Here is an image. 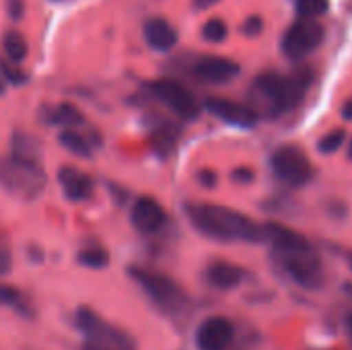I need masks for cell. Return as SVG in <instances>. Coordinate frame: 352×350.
Listing matches in <instances>:
<instances>
[{
  "mask_svg": "<svg viewBox=\"0 0 352 350\" xmlns=\"http://www.w3.org/2000/svg\"><path fill=\"white\" fill-rule=\"evenodd\" d=\"M342 118H344V120H351L352 122V99L344 103V107H342Z\"/></svg>",
  "mask_w": 352,
  "mask_h": 350,
  "instance_id": "obj_32",
  "label": "cell"
},
{
  "mask_svg": "<svg viewBox=\"0 0 352 350\" xmlns=\"http://www.w3.org/2000/svg\"><path fill=\"white\" fill-rule=\"evenodd\" d=\"M322 39H324L322 25L314 19L303 17L287 29L283 37V52L287 58L299 60V58H305L309 52H314L322 43Z\"/></svg>",
  "mask_w": 352,
  "mask_h": 350,
  "instance_id": "obj_6",
  "label": "cell"
},
{
  "mask_svg": "<svg viewBox=\"0 0 352 350\" xmlns=\"http://www.w3.org/2000/svg\"><path fill=\"white\" fill-rule=\"evenodd\" d=\"M82 113L78 107H74L72 103H60L56 107L50 109L47 113V122L50 124H58V126H66V128H72V126H78L82 124Z\"/></svg>",
  "mask_w": 352,
  "mask_h": 350,
  "instance_id": "obj_19",
  "label": "cell"
},
{
  "mask_svg": "<svg viewBox=\"0 0 352 350\" xmlns=\"http://www.w3.org/2000/svg\"><path fill=\"white\" fill-rule=\"evenodd\" d=\"M6 10L12 21H19L25 12V2L23 0H6Z\"/></svg>",
  "mask_w": 352,
  "mask_h": 350,
  "instance_id": "obj_29",
  "label": "cell"
},
{
  "mask_svg": "<svg viewBox=\"0 0 352 350\" xmlns=\"http://www.w3.org/2000/svg\"><path fill=\"white\" fill-rule=\"evenodd\" d=\"M349 157L352 159V140H351V146H349Z\"/></svg>",
  "mask_w": 352,
  "mask_h": 350,
  "instance_id": "obj_36",
  "label": "cell"
},
{
  "mask_svg": "<svg viewBox=\"0 0 352 350\" xmlns=\"http://www.w3.org/2000/svg\"><path fill=\"white\" fill-rule=\"evenodd\" d=\"M78 262L91 270H99L109 264V254L103 248H85L78 254Z\"/></svg>",
  "mask_w": 352,
  "mask_h": 350,
  "instance_id": "obj_23",
  "label": "cell"
},
{
  "mask_svg": "<svg viewBox=\"0 0 352 350\" xmlns=\"http://www.w3.org/2000/svg\"><path fill=\"white\" fill-rule=\"evenodd\" d=\"M264 239H270L276 252H303V250H311L309 241L299 235L297 231L270 223L264 225Z\"/></svg>",
  "mask_w": 352,
  "mask_h": 350,
  "instance_id": "obj_16",
  "label": "cell"
},
{
  "mask_svg": "<svg viewBox=\"0 0 352 350\" xmlns=\"http://www.w3.org/2000/svg\"><path fill=\"white\" fill-rule=\"evenodd\" d=\"M130 278L144 291V295L165 314H182L188 305V297L184 293V289L169 276L148 270V268H140V266H132L130 270Z\"/></svg>",
  "mask_w": 352,
  "mask_h": 350,
  "instance_id": "obj_3",
  "label": "cell"
},
{
  "mask_svg": "<svg viewBox=\"0 0 352 350\" xmlns=\"http://www.w3.org/2000/svg\"><path fill=\"white\" fill-rule=\"evenodd\" d=\"M256 89L276 107V109H291L295 107L309 89V74H274L266 72L256 78Z\"/></svg>",
  "mask_w": 352,
  "mask_h": 350,
  "instance_id": "obj_5",
  "label": "cell"
},
{
  "mask_svg": "<svg viewBox=\"0 0 352 350\" xmlns=\"http://www.w3.org/2000/svg\"><path fill=\"white\" fill-rule=\"evenodd\" d=\"M4 91H6V80H4L2 74H0V95H4Z\"/></svg>",
  "mask_w": 352,
  "mask_h": 350,
  "instance_id": "obj_34",
  "label": "cell"
},
{
  "mask_svg": "<svg viewBox=\"0 0 352 350\" xmlns=\"http://www.w3.org/2000/svg\"><path fill=\"white\" fill-rule=\"evenodd\" d=\"M227 23L223 19H208L202 27V37L210 43H221L227 39Z\"/></svg>",
  "mask_w": 352,
  "mask_h": 350,
  "instance_id": "obj_24",
  "label": "cell"
},
{
  "mask_svg": "<svg viewBox=\"0 0 352 350\" xmlns=\"http://www.w3.org/2000/svg\"><path fill=\"white\" fill-rule=\"evenodd\" d=\"M76 326L85 336V342L107 350H136L134 338L122 328L111 326L99 314L89 307H80L76 314Z\"/></svg>",
  "mask_w": 352,
  "mask_h": 350,
  "instance_id": "obj_4",
  "label": "cell"
},
{
  "mask_svg": "<svg viewBox=\"0 0 352 350\" xmlns=\"http://www.w3.org/2000/svg\"><path fill=\"white\" fill-rule=\"evenodd\" d=\"M280 258L283 268L289 272V276L299 283L301 287L307 289H316L322 281V268H320V260L316 258V254L311 250H303V252H276Z\"/></svg>",
  "mask_w": 352,
  "mask_h": 350,
  "instance_id": "obj_9",
  "label": "cell"
},
{
  "mask_svg": "<svg viewBox=\"0 0 352 350\" xmlns=\"http://www.w3.org/2000/svg\"><path fill=\"white\" fill-rule=\"evenodd\" d=\"M206 281L214 289L229 291V289H235L243 281V270L229 262H212L206 268Z\"/></svg>",
  "mask_w": 352,
  "mask_h": 350,
  "instance_id": "obj_17",
  "label": "cell"
},
{
  "mask_svg": "<svg viewBox=\"0 0 352 350\" xmlns=\"http://www.w3.org/2000/svg\"><path fill=\"white\" fill-rule=\"evenodd\" d=\"M0 74H2V78H4L6 83H10L12 87H23V85L29 80V74H27L23 68H19L16 62L8 60L6 56L0 58Z\"/></svg>",
  "mask_w": 352,
  "mask_h": 350,
  "instance_id": "obj_22",
  "label": "cell"
},
{
  "mask_svg": "<svg viewBox=\"0 0 352 350\" xmlns=\"http://www.w3.org/2000/svg\"><path fill=\"white\" fill-rule=\"evenodd\" d=\"M2 50L4 56L12 62H23L27 58V41L19 31H6L2 37Z\"/></svg>",
  "mask_w": 352,
  "mask_h": 350,
  "instance_id": "obj_20",
  "label": "cell"
},
{
  "mask_svg": "<svg viewBox=\"0 0 352 350\" xmlns=\"http://www.w3.org/2000/svg\"><path fill=\"white\" fill-rule=\"evenodd\" d=\"M297 10L301 17L314 19L328 10V0H297Z\"/></svg>",
  "mask_w": 352,
  "mask_h": 350,
  "instance_id": "obj_26",
  "label": "cell"
},
{
  "mask_svg": "<svg viewBox=\"0 0 352 350\" xmlns=\"http://www.w3.org/2000/svg\"><path fill=\"white\" fill-rule=\"evenodd\" d=\"M349 264H351V268H352V252L349 254Z\"/></svg>",
  "mask_w": 352,
  "mask_h": 350,
  "instance_id": "obj_37",
  "label": "cell"
},
{
  "mask_svg": "<svg viewBox=\"0 0 352 350\" xmlns=\"http://www.w3.org/2000/svg\"><path fill=\"white\" fill-rule=\"evenodd\" d=\"M80 350H107V349H101V347H95V344L82 342V347H80Z\"/></svg>",
  "mask_w": 352,
  "mask_h": 350,
  "instance_id": "obj_33",
  "label": "cell"
},
{
  "mask_svg": "<svg viewBox=\"0 0 352 350\" xmlns=\"http://www.w3.org/2000/svg\"><path fill=\"white\" fill-rule=\"evenodd\" d=\"M10 262H12V258H10V248H8L6 239L0 237V274H6V272L10 270Z\"/></svg>",
  "mask_w": 352,
  "mask_h": 350,
  "instance_id": "obj_28",
  "label": "cell"
},
{
  "mask_svg": "<svg viewBox=\"0 0 352 350\" xmlns=\"http://www.w3.org/2000/svg\"><path fill=\"white\" fill-rule=\"evenodd\" d=\"M144 41L155 52H169L177 43V31L173 29V25L169 21L155 17L144 23Z\"/></svg>",
  "mask_w": 352,
  "mask_h": 350,
  "instance_id": "obj_15",
  "label": "cell"
},
{
  "mask_svg": "<svg viewBox=\"0 0 352 350\" xmlns=\"http://www.w3.org/2000/svg\"><path fill=\"white\" fill-rule=\"evenodd\" d=\"M0 305H6V307H12L21 314L27 311V303L25 299L21 297V293L14 289V287H8V285H2L0 283Z\"/></svg>",
  "mask_w": 352,
  "mask_h": 350,
  "instance_id": "obj_25",
  "label": "cell"
},
{
  "mask_svg": "<svg viewBox=\"0 0 352 350\" xmlns=\"http://www.w3.org/2000/svg\"><path fill=\"white\" fill-rule=\"evenodd\" d=\"M58 184L70 202H85L93 196V179L74 167H62L58 171Z\"/></svg>",
  "mask_w": 352,
  "mask_h": 350,
  "instance_id": "obj_14",
  "label": "cell"
},
{
  "mask_svg": "<svg viewBox=\"0 0 352 350\" xmlns=\"http://www.w3.org/2000/svg\"><path fill=\"white\" fill-rule=\"evenodd\" d=\"M39 142L35 138H31L25 132H14L10 138V157L21 159V161H29V163H39Z\"/></svg>",
  "mask_w": 352,
  "mask_h": 350,
  "instance_id": "obj_18",
  "label": "cell"
},
{
  "mask_svg": "<svg viewBox=\"0 0 352 350\" xmlns=\"http://www.w3.org/2000/svg\"><path fill=\"white\" fill-rule=\"evenodd\" d=\"M186 215L194 229L217 241H262L264 227L254 223L243 212L221 204H188Z\"/></svg>",
  "mask_w": 352,
  "mask_h": 350,
  "instance_id": "obj_1",
  "label": "cell"
},
{
  "mask_svg": "<svg viewBox=\"0 0 352 350\" xmlns=\"http://www.w3.org/2000/svg\"><path fill=\"white\" fill-rule=\"evenodd\" d=\"M58 140H60V144H62L66 151H70L72 155L82 157V159H89V157H91V144L87 142V138H85L82 134H78V132L66 128V130L58 136Z\"/></svg>",
  "mask_w": 352,
  "mask_h": 350,
  "instance_id": "obj_21",
  "label": "cell"
},
{
  "mask_svg": "<svg viewBox=\"0 0 352 350\" xmlns=\"http://www.w3.org/2000/svg\"><path fill=\"white\" fill-rule=\"evenodd\" d=\"M206 109L223 120L225 124L237 126V128H252L258 122V116L252 107L243 105V103H235L229 99H219V97H210L206 99Z\"/></svg>",
  "mask_w": 352,
  "mask_h": 350,
  "instance_id": "obj_12",
  "label": "cell"
},
{
  "mask_svg": "<svg viewBox=\"0 0 352 350\" xmlns=\"http://www.w3.org/2000/svg\"><path fill=\"white\" fill-rule=\"evenodd\" d=\"M130 221L136 231L144 235H153L163 229V225L167 223V215H165V208L155 198L142 196L132 204Z\"/></svg>",
  "mask_w": 352,
  "mask_h": 350,
  "instance_id": "obj_11",
  "label": "cell"
},
{
  "mask_svg": "<svg viewBox=\"0 0 352 350\" xmlns=\"http://www.w3.org/2000/svg\"><path fill=\"white\" fill-rule=\"evenodd\" d=\"M194 72H196L198 78H202L206 83H227V80H231V78H235L239 74V66L229 58L202 56L194 64Z\"/></svg>",
  "mask_w": 352,
  "mask_h": 350,
  "instance_id": "obj_13",
  "label": "cell"
},
{
  "mask_svg": "<svg viewBox=\"0 0 352 350\" xmlns=\"http://www.w3.org/2000/svg\"><path fill=\"white\" fill-rule=\"evenodd\" d=\"M148 87H151L153 95H155L163 105H167L175 116H179V118H184V120H196V118H198V113H200L198 101H196L194 95H192L184 85H179L177 80L159 78V80H153Z\"/></svg>",
  "mask_w": 352,
  "mask_h": 350,
  "instance_id": "obj_7",
  "label": "cell"
},
{
  "mask_svg": "<svg viewBox=\"0 0 352 350\" xmlns=\"http://www.w3.org/2000/svg\"><path fill=\"white\" fill-rule=\"evenodd\" d=\"M346 326H349V334H351L352 338V314L349 316V320H346Z\"/></svg>",
  "mask_w": 352,
  "mask_h": 350,
  "instance_id": "obj_35",
  "label": "cell"
},
{
  "mask_svg": "<svg viewBox=\"0 0 352 350\" xmlns=\"http://www.w3.org/2000/svg\"><path fill=\"white\" fill-rule=\"evenodd\" d=\"M342 144H344V132H342V130H334V132L326 134V136L320 140L318 146H320L322 153L330 155V153H336Z\"/></svg>",
  "mask_w": 352,
  "mask_h": 350,
  "instance_id": "obj_27",
  "label": "cell"
},
{
  "mask_svg": "<svg viewBox=\"0 0 352 350\" xmlns=\"http://www.w3.org/2000/svg\"><path fill=\"white\" fill-rule=\"evenodd\" d=\"M272 169L274 173L291 184V186H303L311 179L314 167L307 155H303L297 146H283L272 157Z\"/></svg>",
  "mask_w": 352,
  "mask_h": 350,
  "instance_id": "obj_8",
  "label": "cell"
},
{
  "mask_svg": "<svg viewBox=\"0 0 352 350\" xmlns=\"http://www.w3.org/2000/svg\"><path fill=\"white\" fill-rule=\"evenodd\" d=\"M235 328L227 318L214 316L200 324L196 332V344L200 350H227L233 342Z\"/></svg>",
  "mask_w": 352,
  "mask_h": 350,
  "instance_id": "obj_10",
  "label": "cell"
},
{
  "mask_svg": "<svg viewBox=\"0 0 352 350\" xmlns=\"http://www.w3.org/2000/svg\"><path fill=\"white\" fill-rule=\"evenodd\" d=\"M219 0H194V8L196 10H206V8H210V6H214Z\"/></svg>",
  "mask_w": 352,
  "mask_h": 350,
  "instance_id": "obj_31",
  "label": "cell"
},
{
  "mask_svg": "<svg viewBox=\"0 0 352 350\" xmlns=\"http://www.w3.org/2000/svg\"><path fill=\"white\" fill-rule=\"evenodd\" d=\"M260 29H262V19H260V17H250L248 23L243 25V31H245V35H250V37L258 35Z\"/></svg>",
  "mask_w": 352,
  "mask_h": 350,
  "instance_id": "obj_30",
  "label": "cell"
},
{
  "mask_svg": "<svg viewBox=\"0 0 352 350\" xmlns=\"http://www.w3.org/2000/svg\"><path fill=\"white\" fill-rule=\"evenodd\" d=\"M0 186L10 196L33 202L43 194L47 186V175L39 163L21 161L8 155L0 159Z\"/></svg>",
  "mask_w": 352,
  "mask_h": 350,
  "instance_id": "obj_2",
  "label": "cell"
}]
</instances>
